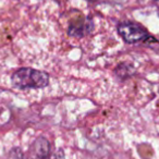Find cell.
<instances>
[{"label":"cell","mask_w":159,"mask_h":159,"mask_svg":"<svg viewBox=\"0 0 159 159\" xmlns=\"http://www.w3.org/2000/svg\"><path fill=\"white\" fill-rule=\"evenodd\" d=\"M12 84L19 89H44L49 84L48 73L32 68H21L12 74Z\"/></svg>","instance_id":"6da1fadb"},{"label":"cell","mask_w":159,"mask_h":159,"mask_svg":"<svg viewBox=\"0 0 159 159\" xmlns=\"http://www.w3.org/2000/svg\"><path fill=\"white\" fill-rule=\"evenodd\" d=\"M118 33L129 44L147 42L152 38L147 31L143 26L133 22H123L118 26Z\"/></svg>","instance_id":"7a4b0ae2"},{"label":"cell","mask_w":159,"mask_h":159,"mask_svg":"<svg viewBox=\"0 0 159 159\" xmlns=\"http://www.w3.org/2000/svg\"><path fill=\"white\" fill-rule=\"evenodd\" d=\"M93 29V22L87 18H81L72 20L69 25L68 34L72 37H83Z\"/></svg>","instance_id":"3957f363"},{"label":"cell","mask_w":159,"mask_h":159,"mask_svg":"<svg viewBox=\"0 0 159 159\" xmlns=\"http://www.w3.org/2000/svg\"><path fill=\"white\" fill-rule=\"evenodd\" d=\"M50 145L45 137H38L29 150V159H48Z\"/></svg>","instance_id":"277c9868"},{"label":"cell","mask_w":159,"mask_h":159,"mask_svg":"<svg viewBox=\"0 0 159 159\" xmlns=\"http://www.w3.org/2000/svg\"><path fill=\"white\" fill-rule=\"evenodd\" d=\"M133 72H134V68H133L132 66H130V64H125V63L120 64V66L116 69L117 75H119L122 79H125V77L130 76Z\"/></svg>","instance_id":"5b68a950"},{"label":"cell","mask_w":159,"mask_h":159,"mask_svg":"<svg viewBox=\"0 0 159 159\" xmlns=\"http://www.w3.org/2000/svg\"><path fill=\"white\" fill-rule=\"evenodd\" d=\"M87 1H95V0H87Z\"/></svg>","instance_id":"8992f818"}]
</instances>
